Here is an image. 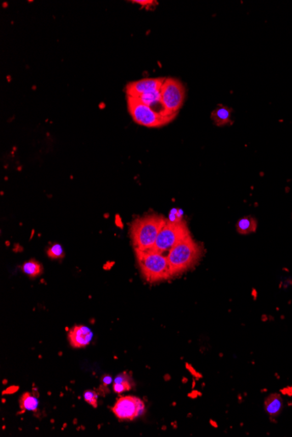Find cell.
I'll return each mask as SVG.
<instances>
[{
	"mask_svg": "<svg viewBox=\"0 0 292 437\" xmlns=\"http://www.w3.org/2000/svg\"><path fill=\"white\" fill-rule=\"evenodd\" d=\"M144 410L143 401L134 396L119 398L112 408V411L120 421H132Z\"/></svg>",
	"mask_w": 292,
	"mask_h": 437,
	"instance_id": "obj_7",
	"label": "cell"
},
{
	"mask_svg": "<svg viewBox=\"0 0 292 437\" xmlns=\"http://www.w3.org/2000/svg\"><path fill=\"white\" fill-rule=\"evenodd\" d=\"M161 104L165 110L177 115L186 99V88L181 80L165 78L160 88Z\"/></svg>",
	"mask_w": 292,
	"mask_h": 437,
	"instance_id": "obj_6",
	"label": "cell"
},
{
	"mask_svg": "<svg viewBox=\"0 0 292 437\" xmlns=\"http://www.w3.org/2000/svg\"><path fill=\"white\" fill-rule=\"evenodd\" d=\"M165 78H146L135 80L125 86V93L129 97H138L145 93L160 90Z\"/></svg>",
	"mask_w": 292,
	"mask_h": 437,
	"instance_id": "obj_8",
	"label": "cell"
},
{
	"mask_svg": "<svg viewBox=\"0 0 292 437\" xmlns=\"http://www.w3.org/2000/svg\"><path fill=\"white\" fill-rule=\"evenodd\" d=\"M84 399L86 400V402L94 407L97 408V401H98V395L96 392L92 390H87L84 393Z\"/></svg>",
	"mask_w": 292,
	"mask_h": 437,
	"instance_id": "obj_17",
	"label": "cell"
},
{
	"mask_svg": "<svg viewBox=\"0 0 292 437\" xmlns=\"http://www.w3.org/2000/svg\"><path fill=\"white\" fill-rule=\"evenodd\" d=\"M190 235L186 221L181 219L166 221L161 231H159L153 249L165 254Z\"/></svg>",
	"mask_w": 292,
	"mask_h": 437,
	"instance_id": "obj_4",
	"label": "cell"
},
{
	"mask_svg": "<svg viewBox=\"0 0 292 437\" xmlns=\"http://www.w3.org/2000/svg\"><path fill=\"white\" fill-rule=\"evenodd\" d=\"M237 231L239 234L254 233L257 230V221L253 216H244L237 223Z\"/></svg>",
	"mask_w": 292,
	"mask_h": 437,
	"instance_id": "obj_12",
	"label": "cell"
},
{
	"mask_svg": "<svg viewBox=\"0 0 292 437\" xmlns=\"http://www.w3.org/2000/svg\"><path fill=\"white\" fill-rule=\"evenodd\" d=\"M37 398L30 393H25L22 394L19 399V406L22 410H28V411H36L38 409Z\"/></svg>",
	"mask_w": 292,
	"mask_h": 437,
	"instance_id": "obj_13",
	"label": "cell"
},
{
	"mask_svg": "<svg viewBox=\"0 0 292 437\" xmlns=\"http://www.w3.org/2000/svg\"><path fill=\"white\" fill-rule=\"evenodd\" d=\"M202 256V248L193 240L191 235L177 243L167 253L168 262L171 276H179L188 271L199 262Z\"/></svg>",
	"mask_w": 292,
	"mask_h": 437,
	"instance_id": "obj_2",
	"label": "cell"
},
{
	"mask_svg": "<svg viewBox=\"0 0 292 437\" xmlns=\"http://www.w3.org/2000/svg\"><path fill=\"white\" fill-rule=\"evenodd\" d=\"M166 221L164 216L158 214H148L134 220L131 225V242L134 249H153L159 231Z\"/></svg>",
	"mask_w": 292,
	"mask_h": 437,
	"instance_id": "obj_1",
	"label": "cell"
},
{
	"mask_svg": "<svg viewBox=\"0 0 292 437\" xmlns=\"http://www.w3.org/2000/svg\"><path fill=\"white\" fill-rule=\"evenodd\" d=\"M141 273L147 282L156 283L172 277L167 257L155 249H135Z\"/></svg>",
	"mask_w": 292,
	"mask_h": 437,
	"instance_id": "obj_3",
	"label": "cell"
},
{
	"mask_svg": "<svg viewBox=\"0 0 292 437\" xmlns=\"http://www.w3.org/2000/svg\"><path fill=\"white\" fill-rule=\"evenodd\" d=\"M103 382L104 385H109L112 382L111 376H106L103 378Z\"/></svg>",
	"mask_w": 292,
	"mask_h": 437,
	"instance_id": "obj_20",
	"label": "cell"
},
{
	"mask_svg": "<svg viewBox=\"0 0 292 437\" xmlns=\"http://www.w3.org/2000/svg\"><path fill=\"white\" fill-rule=\"evenodd\" d=\"M265 410L271 416H276L279 415L281 410L283 409V400L280 396V394H271L269 397L265 400Z\"/></svg>",
	"mask_w": 292,
	"mask_h": 437,
	"instance_id": "obj_11",
	"label": "cell"
},
{
	"mask_svg": "<svg viewBox=\"0 0 292 437\" xmlns=\"http://www.w3.org/2000/svg\"><path fill=\"white\" fill-rule=\"evenodd\" d=\"M114 383H119V384L125 386L128 391L132 388V381H131V377L128 376L126 372H123V373H120L119 376H116V378L114 381Z\"/></svg>",
	"mask_w": 292,
	"mask_h": 437,
	"instance_id": "obj_16",
	"label": "cell"
},
{
	"mask_svg": "<svg viewBox=\"0 0 292 437\" xmlns=\"http://www.w3.org/2000/svg\"><path fill=\"white\" fill-rule=\"evenodd\" d=\"M18 389H19V388L17 386H13V387H10V388H7V390L4 391L3 393L7 394H13V393L18 391Z\"/></svg>",
	"mask_w": 292,
	"mask_h": 437,
	"instance_id": "obj_19",
	"label": "cell"
},
{
	"mask_svg": "<svg viewBox=\"0 0 292 437\" xmlns=\"http://www.w3.org/2000/svg\"><path fill=\"white\" fill-rule=\"evenodd\" d=\"M22 270L24 271V273L28 275L29 277H37L39 275L42 273V265L39 262L35 260H30V261L25 262Z\"/></svg>",
	"mask_w": 292,
	"mask_h": 437,
	"instance_id": "obj_14",
	"label": "cell"
},
{
	"mask_svg": "<svg viewBox=\"0 0 292 437\" xmlns=\"http://www.w3.org/2000/svg\"><path fill=\"white\" fill-rule=\"evenodd\" d=\"M233 109L224 106V105H218L217 107L212 112L211 119L214 123L218 127H223L228 124L233 123V120L231 119Z\"/></svg>",
	"mask_w": 292,
	"mask_h": 437,
	"instance_id": "obj_10",
	"label": "cell"
},
{
	"mask_svg": "<svg viewBox=\"0 0 292 437\" xmlns=\"http://www.w3.org/2000/svg\"><path fill=\"white\" fill-rule=\"evenodd\" d=\"M131 2L139 5L142 8H144L145 10H153L159 5L158 1H153V0H134Z\"/></svg>",
	"mask_w": 292,
	"mask_h": 437,
	"instance_id": "obj_18",
	"label": "cell"
},
{
	"mask_svg": "<svg viewBox=\"0 0 292 437\" xmlns=\"http://www.w3.org/2000/svg\"><path fill=\"white\" fill-rule=\"evenodd\" d=\"M127 97L128 110L134 121L138 125L146 128H161L170 123L172 118L165 117L153 108L143 104L137 99Z\"/></svg>",
	"mask_w": 292,
	"mask_h": 437,
	"instance_id": "obj_5",
	"label": "cell"
},
{
	"mask_svg": "<svg viewBox=\"0 0 292 437\" xmlns=\"http://www.w3.org/2000/svg\"><path fill=\"white\" fill-rule=\"evenodd\" d=\"M92 337L93 333L87 326H75L69 330V340L73 348H85L91 343Z\"/></svg>",
	"mask_w": 292,
	"mask_h": 437,
	"instance_id": "obj_9",
	"label": "cell"
},
{
	"mask_svg": "<svg viewBox=\"0 0 292 437\" xmlns=\"http://www.w3.org/2000/svg\"><path fill=\"white\" fill-rule=\"evenodd\" d=\"M47 256L52 259H62L64 256L63 246L58 243L53 244V246L50 247L49 249H47Z\"/></svg>",
	"mask_w": 292,
	"mask_h": 437,
	"instance_id": "obj_15",
	"label": "cell"
}]
</instances>
